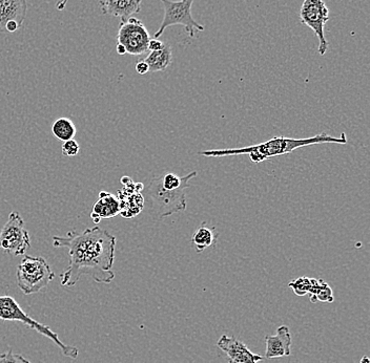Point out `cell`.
<instances>
[{"label": "cell", "instance_id": "14", "mask_svg": "<svg viewBox=\"0 0 370 363\" xmlns=\"http://www.w3.org/2000/svg\"><path fill=\"white\" fill-rule=\"evenodd\" d=\"M27 11V0H0V34L7 33L6 25L11 20L23 26Z\"/></svg>", "mask_w": 370, "mask_h": 363}, {"label": "cell", "instance_id": "5", "mask_svg": "<svg viewBox=\"0 0 370 363\" xmlns=\"http://www.w3.org/2000/svg\"><path fill=\"white\" fill-rule=\"evenodd\" d=\"M17 284L25 295L40 292L55 277V273L43 257L25 255L17 268Z\"/></svg>", "mask_w": 370, "mask_h": 363}, {"label": "cell", "instance_id": "24", "mask_svg": "<svg viewBox=\"0 0 370 363\" xmlns=\"http://www.w3.org/2000/svg\"><path fill=\"white\" fill-rule=\"evenodd\" d=\"M136 71H137V73L139 75H145V74H147L149 72L147 63L144 60L138 61L137 64H136Z\"/></svg>", "mask_w": 370, "mask_h": 363}, {"label": "cell", "instance_id": "8", "mask_svg": "<svg viewBox=\"0 0 370 363\" xmlns=\"http://www.w3.org/2000/svg\"><path fill=\"white\" fill-rule=\"evenodd\" d=\"M303 25L310 28L319 39V53L324 56L328 50V41L325 38L324 28L329 19V10L323 0H304L300 11Z\"/></svg>", "mask_w": 370, "mask_h": 363}, {"label": "cell", "instance_id": "9", "mask_svg": "<svg viewBox=\"0 0 370 363\" xmlns=\"http://www.w3.org/2000/svg\"><path fill=\"white\" fill-rule=\"evenodd\" d=\"M149 40V33L141 20L130 17L126 23H121L117 41L125 48L127 54L132 56L145 54L148 51Z\"/></svg>", "mask_w": 370, "mask_h": 363}, {"label": "cell", "instance_id": "19", "mask_svg": "<svg viewBox=\"0 0 370 363\" xmlns=\"http://www.w3.org/2000/svg\"><path fill=\"white\" fill-rule=\"evenodd\" d=\"M310 295L311 302L317 300L323 302H332L333 294L329 285L323 280H318L311 278V288L308 293Z\"/></svg>", "mask_w": 370, "mask_h": 363}, {"label": "cell", "instance_id": "13", "mask_svg": "<svg viewBox=\"0 0 370 363\" xmlns=\"http://www.w3.org/2000/svg\"><path fill=\"white\" fill-rule=\"evenodd\" d=\"M141 3L142 0H107L99 4L104 15L119 17L121 23H126L133 15L140 12Z\"/></svg>", "mask_w": 370, "mask_h": 363}, {"label": "cell", "instance_id": "15", "mask_svg": "<svg viewBox=\"0 0 370 363\" xmlns=\"http://www.w3.org/2000/svg\"><path fill=\"white\" fill-rule=\"evenodd\" d=\"M118 199L121 203V212L120 214L123 217L129 218L136 216L143 207V196L141 195L139 192L132 191L127 192L124 190H119L118 191Z\"/></svg>", "mask_w": 370, "mask_h": 363}, {"label": "cell", "instance_id": "22", "mask_svg": "<svg viewBox=\"0 0 370 363\" xmlns=\"http://www.w3.org/2000/svg\"><path fill=\"white\" fill-rule=\"evenodd\" d=\"M0 363H31V362L21 355L13 353L12 349H9L6 353L0 355Z\"/></svg>", "mask_w": 370, "mask_h": 363}, {"label": "cell", "instance_id": "2", "mask_svg": "<svg viewBox=\"0 0 370 363\" xmlns=\"http://www.w3.org/2000/svg\"><path fill=\"white\" fill-rule=\"evenodd\" d=\"M324 143H336V144H346L347 138L343 133L340 138L329 136L326 133L313 136L305 139H292L286 137H277L268 140L260 144L247 146L242 148H230V149H214L199 152V155L209 158H222L247 155L250 161L254 163H261L274 157H280L288 155L298 148L305 147L315 144H324Z\"/></svg>", "mask_w": 370, "mask_h": 363}, {"label": "cell", "instance_id": "11", "mask_svg": "<svg viewBox=\"0 0 370 363\" xmlns=\"http://www.w3.org/2000/svg\"><path fill=\"white\" fill-rule=\"evenodd\" d=\"M266 350L265 358L274 359L290 356L292 339L289 328L286 325L278 327L275 335H268L265 337Z\"/></svg>", "mask_w": 370, "mask_h": 363}, {"label": "cell", "instance_id": "4", "mask_svg": "<svg viewBox=\"0 0 370 363\" xmlns=\"http://www.w3.org/2000/svg\"><path fill=\"white\" fill-rule=\"evenodd\" d=\"M0 319L5 321H18L23 322L27 326L35 331L47 338L51 339L54 343L57 344L58 347L61 349L62 354L71 359H76L79 355L78 348L75 346L64 344L59 339L56 332L43 323H40L34 319L31 318L21 307L18 302L13 298V297L4 295L0 296Z\"/></svg>", "mask_w": 370, "mask_h": 363}, {"label": "cell", "instance_id": "1", "mask_svg": "<svg viewBox=\"0 0 370 363\" xmlns=\"http://www.w3.org/2000/svg\"><path fill=\"white\" fill-rule=\"evenodd\" d=\"M53 246L69 249V267L60 275L64 287H73L82 275L100 283H111L115 278L116 237L106 230L95 226L81 233L70 231L65 236H53Z\"/></svg>", "mask_w": 370, "mask_h": 363}, {"label": "cell", "instance_id": "10", "mask_svg": "<svg viewBox=\"0 0 370 363\" xmlns=\"http://www.w3.org/2000/svg\"><path fill=\"white\" fill-rule=\"evenodd\" d=\"M217 346L226 354L228 363H259L263 357L254 354L243 342L227 335H222Z\"/></svg>", "mask_w": 370, "mask_h": 363}, {"label": "cell", "instance_id": "27", "mask_svg": "<svg viewBox=\"0 0 370 363\" xmlns=\"http://www.w3.org/2000/svg\"><path fill=\"white\" fill-rule=\"evenodd\" d=\"M116 50H117V53H118L119 55H121V56H123V55H125V54H126V50H125V48H124L122 45H120V43H118Z\"/></svg>", "mask_w": 370, "mask_h": 363}, {"label": "cell", "instance_id": "26", "mask_svg": "<svg viewBox=\"0 0 370 363\" xmlns=\"http://www.w3.org/2000/svg\"><path fill=\"white\" fill-rule=\"evenodd\" d=\"M69 3V0H59V2L56 4V9L58 11H62L67 7V4Z\"/></svg>", "mask_w": 370, "mask_h": 363}, {"label": "cell", "instance_id": "29", "mask_svg": "<svg viewBox=\"0 0 370 363\" xmlns=\"http://www.w3.org/2000/svg\"><path fill=\"white\" fill-rule=\"evenodd\" d=\"M104 2H107V0H99V3H104Z\"/></svg>", "mask_w": 370, "mask_h": 363}, {"label": "cell", "instance_id": "17", "mask_svg": "<svg viewBox=\"0 0 370 363\" xmlns=\"http://www.w3.org/2000/svg\"><path fill=\"white\" fill-rule=\"evenodd\" d=\"M172 60V54H171V48L168 45H164L162 50L150 52L148 56L144 59V61L147 63L149 72L156 73V72H163L165 71Z\"/></svg>", "mask_w": 370, "mask_h": 363}, {"label": "cell", "instance_id": "12", "mask_svg": "<svg viewBox=\"0 0 370 363\" xmlns=\"http://www.w3.org/2000/svg\"><path fill=\"white\" fill-rule=\"evenodd\" d=\"M121 203L118 196L107 191H100L99 197L95 203L91 213V218L95 224H99L102 219L112 218L120 214Z\"/></svg>", "mask_w": 370, "mask_h": 363}, {"label": "cell", "instance_id": "7", "mask_svg": "<svg viewBox=\"0 0 370 363\" xmlns=\"http://www.w3.org/2000/svg\"><path fill=\"white\" fill-rule=\"evenodd\" d=\"M30 247V233L25 227L24 218L16 211L11 212L8 222L0 231V250L8 254L21 256Z\"/></svg>", "mask_w": 370, "mask_h": 363}, {"label": "cell", "instance_id": "21", "mask_svg": "<svg viewBox=\"0 0 370 363\" xmlns=\"http://www.w3.org/2000/svg\"><path fill=\"white\" fill-rule=\"evenodd\" d=\"M80 151V145L74 139L64 141L62 144V155L69 158L76 157Z\"/></svg>", "mask_w": 370, "mask_h": 363}, {"label": "cell", "instance_id": "25", "mask_svg": "<svg viewBox=\"0 0 370 363\" xmlns=\"http://www.w3.org/2000/svg\"><path fill=\"white\" fill-rule=\"evenodd\" d=\"M21 26L17 23V21H14V20H11L9 21V23L6 25V32L7 33H14L16 32Z\"/></svg>", "mask_w": 370, "mask_h": 363}, {"label": "cell", "instance_id": "16", "mask_svg": "<svg viewBox=\"0 0 370 363\" xmlns=\"http://www.w3.org/2000/svg\"><path fill=\"white\" fill-rule=\"evenodd\" d=\"M218 233L215 229L210 228L206 223H203L192 236V245L198 253H202L205 249L214 246L217 243Z\"/></svg>", "mask_w": 370, "mask_h": 363}, {"label": "cell", "instance_id": "6", "mask_svg": "<svg viewBox=\"0 0 370 363\" xmlns=\"http://www.w3.org/2000/svg\"><path fill=\"white\" fill-rule=\"evenodd\" d=\"M164 7V18L159 30L156 32L155 38L158 39L162 36L164 31L171 26H183L191 38H194L196 32H203L204 27L196 21L192 16V6L194 0H180V2H171V0H161Z\"/></svg>", "mask_w": 370, "mask_h": 363}, {"label": "cell", "instance_id": "3", "mask_svg": "<svg viewBox=\"0 0 370 363\" xmlns=\"http://www.w3.org/2000/svg\"><path fill=\"white\" fill-rule=\"evenodd\" d=\"M197 175L194 171L185 177L166 172L151 180L148 186V194L157 213L160 217L170 216L187 209L185 193L190 186V181Z\"/></svg>", "mask_w": 370, "mask_h": 363}, {"label": "cell", "instance_id": "23", "mask_svg": "<svg viewBox=\"0 0 370 363\" xmlns=\"http://www.w3.org/2000/svg\"><path fill=\"white\" fill-rule=\"evenodd\" d=\"M165 43H163L162 41H160L159 39H151L148 42V51L150 52H155V51H160L164 47Z\"/></svg>", "mask_w": 370, "mask_h": 363}, {"label": "cell", "instance_id": "20", "mask_svg": "<svg viewBox=\"0 0 370 363\" xmlns=\"http://www.w3.org/2000/svg\"><path fill=\"white\" fill-rule=\"evenodd\" d=\"M289 287L292 288L293 292H295L299 296H304L309 293L311 288V278L308 277H299L296 280H291L289 282Z\"/></svg>", "mask_w": 370, "mask_h": 363}, {"label": "cell", "instance_id": "28", "mask_svg": "<svg viewBox=\"0 0 370 363\" xmlns=\"http://www.w3.org/2000/svg\"><path fill=\"white\" fill-rule=\"evenodd\" d=\"M360 363H370V360L367 356H363L362 359L360 360Z\"/></svg>", "mask_w": 370, "mask_h": 363}, {"label": "cell", "instance_id": "18", "mask_svg": "<svg viewBox=\"0 0 370 363\" xmlns=\"http://www.w3.org/2000/svg\"><path fill=\"white\" fill-rule=\"evenodd\" d=\"M52 133L54 137L57 138L59 141H68L75 138L77 129L73 121L69 118H59L52 126Z\"/></svg>", "mask_w": 370, "mask_h": 363}]
</instances>
